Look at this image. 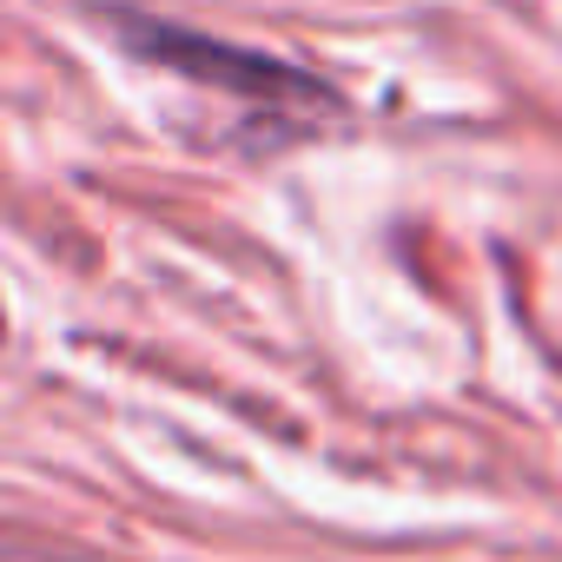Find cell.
<instances>
[{
	"label": "cell",
	"instance_id": "obj_1",
	"mask_svg": "<svg viewBox=\"0 0 562 562\" xmlns=\"http://www.w3.org/2000/svg\"><path fill=\"white\" fill-rule=\"evenodd\" d=\"M126 47L146 54V60H166L179 74H199V80H218L232 93H251V100H325L305 74L278 67V60H258V54H238V47H218V41H192V34H172V27H126Z\"/></svg>",
	"mask_w": 562,
	"mask_h": 562
}]
</instances>
